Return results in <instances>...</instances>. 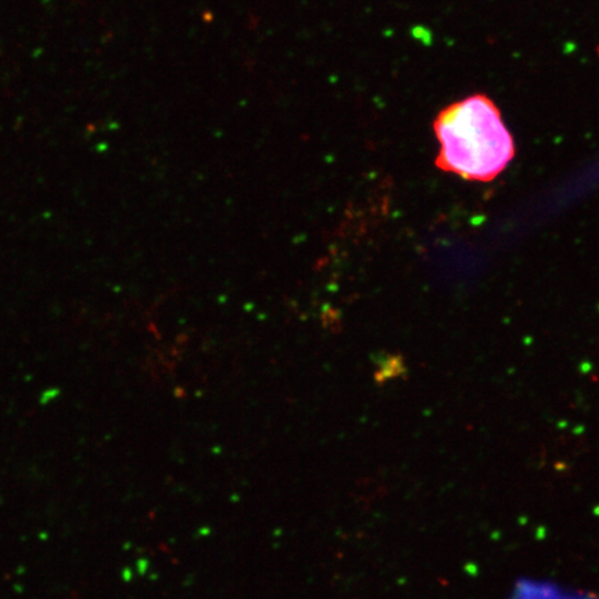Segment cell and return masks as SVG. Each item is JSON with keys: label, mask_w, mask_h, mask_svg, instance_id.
<instances>
[{"label": "cell", "mask_w": 599, "mask_h": 599, "mask_svg": "<svg viewBox=\"0 0 599 599\" xmlns=\"http://www.w3.org/2000/svg\"><path fill=\"white\" fill-rule=\"evenodd\" d=\"M440 143L436 164L466 180L490 182L515 157V143L500 110L484 94L448 105L434 121Z\"/></svg>", "instance_id": "1"}]
</instances>
